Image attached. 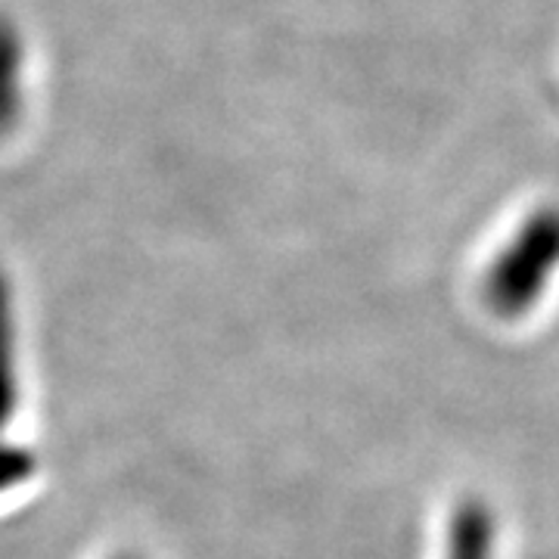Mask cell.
<instances>
[{
    "label": "cell",
    "instance_id": "obj_6",
    "mask_svg": "<svg viewBox=\"0 0 559 559\" xmlns=\"http://www.w3.org/2000/svg\"><path fill=\"white\" fill-rule=\"evenodd\" d=\"M119 559H138V557H119Z\"/></svg>",
    "mask_w": 559,
    "mask_h": 559
},
{
    "label": "cell",
    "instance_id": "obj_5",
    "mask_svg": "<svg viewBox=\"0 0 559 559\" xmlns=\"http://www.w3.org/2000/svg\"><path fill=\"white\" fill-rule=\"evenodd\" d=\"M35 469H38L35 451L0 439V495L25 485V481L35 476Z\"/></svg>",
    "mask_w": 559,
    "mask_h": 559
},
{
    "label": "cell",
    "instance_id": "obj_1",
    "mask_svg": "<svg viewBox=\"0 0 559 559\" xmlns=\"http://www.w3.org/2000/svg\"><path fill=\"white\" fill-rule=\"evenodd\" d=\"M559 271V205H544L522 221L485 274V301L503 320L535 311Z\"/></svg>",
    "mask_w": 559,
    "mask_h": 559
},
{
    "label": "cell",
    "instance_id": "obj_4",
    "mask_svg": "<svg viewBox=\"0 0 559 559\" xmlns=\"http://www.w3.org/2000/svg\"><path fill=\"white\" fill-rule=\"evenodd\" d=\"M20 404L16 382V314H13V289L0 271V432L10 426Z\"/></svg>",
    "mask_w": 559,
    "mask_h": 559
},
{
    "label": "cell",
    "instance_id": "obj_2",
    "mask_svg": "<svg viewBox=\"0 0 559 559\" xmlns=\"http://www.w3.org/2000/svg\"><path fill=\"white\" fill-rule=\"evenodd\" d=\"M498 522L491 507L479 498L460 500L448 522L444 559H495Z\"/></svg>",
    "mask_w": 559,
    "mask_h": 559
},
{
    "label": "cell",
    "instance_id": "obj_3",
    "mask_svg": "<svg viewBox=\"0 0 559 559\" xmlns=\"http://www.w3.org/2000/svg\"><path fill=\"white\" fill-rule=\"evenodd\" d=\"M25 106V44L13 20L0 13V140L10 138Z\"/></svg>",
    "mask_w": 559,
    "mask_h": 559
}]
</instances>
